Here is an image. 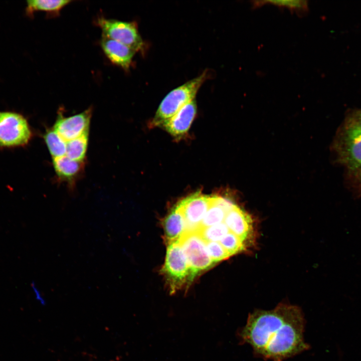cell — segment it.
I'll return each instance as SVG.
<instances>
[{"label":"cell","mask_w":361,"mask_h":361,"mask_svg":"<svg viewBox=\"0 0 361 361\" xmlns=\"http://www.w3.org/2000/svg\"><path fill=\"white\" fill-rule=\"evenodd\" d=\"M211 202L212 197L196 193L178 203L185 220V232H196L199 229Z\"/></svg>","instance_id":"9"},{"label":"cell","mask_w":361,"mask_h":361,"mask_svg":"<svg viewBox=\"0 0 361 361\" xmlns=\"http://www.w3.org/2000/svg\"><path fill=\"white\" fill-rule=\"evenodd\" d=\"M304 320L297 306L280 304L269 310L250 313L240 335L261 355L272 359L291 356L307 348Z\"/></svg>","instance_id":"1"},{"label":"cell","mask_w":361,"mask_h":361,"mask_svg":"<svg viewBox=\"0 0 361 361\" xmlns=\"http://www.w3.org/2000/svg\"><path fill=\"white\" fill-rule=\"evenodd\" d=\"M43 136L45 143L53 158L66 155V142L60 137L53 128L46 129Z\"/></svg>","instance_id":"17"},{"label":"cell","mask_w":361,"mask_h":361,"mask_svg":"<svg viewBox=\"0 0 361 361\" xmlns=\"http://www.w3.org/2000/svg\"><path fill=\"white\" fill-rule=\"evenodd\" d=\"M335 149L339 161L349 170L361 169V129L348 119L338 134Z\"/></svg>","instance_id":"3"},{"label":"cell","mask_w":361,"mask_h":361,"mask_svg":"<svg viewBox=\"0 0 361 361\" xmlns=\"http://www.w3.org/2000/svg\"><path fill=\"white\" fill-rule=\"evenodd\" d=\"M348 119L361 129V109L353 112Z\"/></svg>","instance_id":"21"},{"label":"cell","mask_w":361,"mask_h":361,"mask_svg":"<svg viewBox=\"0 0 361 361\" xmlns=\"http://www.w3.org/2000/svg\"><path fill=\"white\" fill-rule=\"evenodd\" d=\"M31 288L34 293V295L35 299L38 301L41 305H45L46 304V300L44 298L42 293H41L39 289L36 285L34 282H32L31 284Z\"/></svg>","instance_id":"20"},{"label":"cell","mask_w":361,"mask_h":361,"mask_svg":"<svg viewBox=\"0 0 361 361\" xmlns=\"http://www.w3.org/2000/svg\"><path fill=\"white\" fill-rule=\"evenodd\" d=\"M162 273L169 285L170 294L190 282V271L187 259L179 241L167 244Z\"/></svg>","instance_id":"6"},{"label":"cell","mask_w":361,"mask_h":361,"mask_svg":"<svg viewBox=\"0 0 361 361\" xmlns=\"http://www.w3.org/2000/svg\"><path fill=\"white\" fill-rule=\"evenodd\" d=\"M96 25L101 29L102 35L130 47L135 52L143 48L144 43L135 23L99 17Z\"/></svg>","instance_id":"7"},{"label":"cell","mask_w":361,"mask_h":361,"mask_svg":"<svg viewBox=\"0 0 361 361\" xmlns=\"http://www.w3.org/2000/svg\"><path fill=\"white\" fill-rule=\"evenodd\" d=\"M356 172L357 173V176H358L359 179V180H360V182H361V169H359L358 170H357V171H356Z\"/></svg>","instance_id":"22"},{"label":"cell","mask_w":361,"mask_h":361,"mask_svg":"<svg viewBox=\"0 0 361 361\" xmlns=\"http://www.w3.org/2000/svg\"><path fill=\"white\" fill-rule=\"evenodd\" d=\"M197 232L206 242H217L220 243L224 237L230 233H234L238 235L230 229L226 223L225 220L222 223L210 227L200 228ZM239 236L243 238L240 236ZM245 239L255 242L247 239Z\"/></svg>","instance_id":"15"},{"label":"cell","mask_w":361,"mask_h":361,"mask_svg":"<svg viewBox=\"0 0 361 361\" xmlns=\"http://www.w3.org/2000/svg\"><path fill=\"white\" fill-rule=\"evenodd\" d=\"M93 108L89 107L78 114L66 117L59 109L53 129L65 142L89 132Z\"/></svg>","instance_id":"8"},{"label":"cell","mask_w":361,"mask_h":361,"mask_svg":"<svg viewBox=\"0 0 361 361\" xmlns=\"http://www.w3.org/2000/svg\"><path fill=\"white\" fill-rule=\"evenodd\" d=\"M32 132L27 118L13 111H0V147L12 148L27 145Z\"/></svg>","instance_id":"4"},{"label":"cell","mask_w":361,"mask_h":361,"mask_svg":"<svg viewBox=\"0 0 361 361\" xmlns=\"http://www.w3.org/2000/svg\"><path fill=\"white\" fill-rule=\"evenodd\" d=\"M179 243L189 265L190 282L215 264L208 253L206 242L197 231L185 232L179 240Z\"/></svg>","instance_id":"5"},{"label":"cell","mask_w":361,"mask_h":361,"mask_svg":"<svg viewBox=\"0 0 361 361\" xmlns=\"http://www.w3.org/2000/svg\"><path fill=\"white\" fill-rule=\"evenodd\" d=\"M163 226L165 239L167 244L179 241L185 233V220L178 204L165 218Z\"/></svg>","instance_id":"13"},{"label":"cell","mask_w":361,"mask_h":361,"mask_svg":"<svg viewBox=\"0 0 361 361\" xmlns=\"http://www.w3.org/2000/svg\"><path fill=\"white\" fill-rule=\"evenodd\" d=\"M100 45L104 53L113 64L128 70L135 52L130 47L102 35Z\"/></svg>","instance_id":"10"},{"label":"cell","mask_w":361,"mask_h":361,"mask_svg":"<svg viewBox=\"0 0 361 361\" xmlns=\"http://www.w3.org/2000/svg\"><path fill=\"white\" fill-rule=\"evenodd\" d=\"M197 113L195 99L187 104L162 125L175 137L184 135L189 129Z\"/></svg>","instance_id":"11"},{"label":"cell","mask_w":361,"mask_h":361,"mask_svg":"<svg viewBox=\"0 0 361 361\" xmlns=\"http://www.w3.org/2000/svg\"><path fill=\"white\" fill-rule=\"evenodd\" d=\"M53 166L60 180L73 186L84 172L85 163L84 161L72 159L65 155L53 158Z\"/></svg>","instance_id":"12"},{"label":"cell","mask_w":361,"mask_h":361,"mask_svg":"<svg viewBox=\"0 0 361 361\" xmlns=\"http://www.w3.org/2000/svg\"><path fill=\"white\" fill-rule=\"evenodd\" d=\"M89 132L66 142V155L78 161H84L88 144Z\"/></svg>","instance_id":"16"},{"label":"cell","mask_w":361,"mask_h":361,"mask_svg":"<svg viewBox=\"0 0 361 361\" xmlns=\"http://www.w3.org/2000/svg\"><path fill=\"white\" fill-rule=\"evenodd\" d=\"M266 4H271L280 8H286L291 12H295L299 16H305L309 11L308 1H265Z\"/></svg>","instance_id":"18"},{"label":"cell","mask_w":361,"mask_h":361,"mask_svg":"<svg viewBox=\"0 0 361 361\" xmlns=\"http://www.w3.org/2000/svg\"><path fill=\"white\" fill-rule=\"evenodd\" d=\"M71 1L69 0H30L27 1L26 14L32 17L37 12H46L48 16H56Z\"/></svg>","instance_id":"14"},{"label":"cell","mask_w":361,"mask_h":361,"mask_svg":"<svg viewBox=\"0 0 361 361\" xmlns=\"http://www.w3.org/2000/svg\"><path fill=\"white\" fill-rule=\"evenodd\" d=\"M206 246L208 253L215 264L231 257L219 242H207Z\"/></svg>","instance_id":"19"},{"label":"cell","mask_w":361,"mask_h":361,"mask_svg":"<svg viewBox=\"0 0 361 361\" xmlns=\"http://www.w3.org/2000/svg\"><path fill=\"white\" fill-rule=\"evenodd\" d=\"M208 76V73L204 72L170 91L158 107L152 124L163 125L185 105L195 99L198 90Z\"/></svg>","instance_id":"2"}]
</instances>
